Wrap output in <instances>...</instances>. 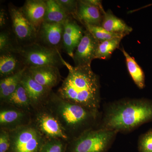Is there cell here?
Wrapping results in <instances>:
<instances>
[{"label": "cell", "instance_id": "6da1fadb", "mask_svg": "<svg viewBox=\"0 0 152 152\" xmlns=\"http://www.w3.org/2000/svg\"><path fill=\"white\" fill-rule=\"evenodd\" d=\"M69 73L56 94L68 102L96 112L100 104L99 77L91 66H73L65 61Z\"/></svg>", "mask_w": 152, "mask_h": 152}, {"label": "cell", "instance_id": "7a4b0ae2", "mask_svg": "<svg viewBox=\"0 0 152 152\" xmlns=\"http://www.w3.org/2000/svg\"><path fill=\"white\" fill-rule=\"evenodd\" d=\"M45 105L59 122L69 142L96 128L99 112L64 100L53 91Z\"/></svg>", "mask_w": 152, "mask_h": 152}, {"label": "cell", "instance_id": "3957f363", "mask_svg": "<svg viewBox=\"0 0 152 152\" xmlns=\"http://www.w3.org/2000/svg\"><path fill=\"white\" fill-rule=\"evenodd\" d=\"M152 120V102L145 99L120 101L112 104L99 129L127 132Z\"/></svg>", "mask_w": 152, "mask_h": 152}, {"label": "cell", "instance_id": "277c9868", "mask_svg": "<svg viewBox=\"0 0 152 152\" xmlns=\"http://www.w3.org/2000/svg\"><path fill=\"white\" fill-rule=\"evenodd\" d=\"M118 132L94 128L68 143L66 152H107Z\"/></svg>", "mask_w": 152, "mask_h": 152}, {"label": "cell", "instance_id": "5b68a950", "mask_svg": "<svg viewBox=\"0 0 152 152\" xmlns=\"http://www.w3.org/2000/svg\"><path fill=\"white\" fill-rule=\"evenodd\" d=\"M16 52L20 55L27 68L51 66L64 65V60L60 52L36 42L26 46L18 47Z\"/></svg>", "mask_w": 152, "mask_h": 152}, {"label": "cell", "instance_id": "8992f818", "mask_svg": "<svg viewBox=\"0 0 152 152\" xmlns=\"http://www.w3.org/2000/svg\"><path fill=\"white\" fill-rule=\"evenodd\" d=\"M9 132L10 147L8 152H40L47 140L31 123Z\"/></svg>", "mask_w": 152, "mask_h": 152}, {"label": "cell", "instance_id": "52a82bcc", "mask_svg": "<svg viewBox=\"0 0 152 152\" xmlns=\"http://www.w3.org/2000/svg\"><path fill=\"white\" fill-rule=\"evenodd\" d=\"M31 123L47 140L61 139L69 142L59 122L45 105L33 110Z\"/></svg>", "mask_w": 152, "mask_h": 152}, {"label": "cell", "instance_id": "ba28073f", "mask_svg": "<svg viewBox=\"0 0 152 152\" xmlns=\"http://www.w3.org/2000/svg\"><path fill=\"white\" fill-rule=\"evenodd\" d=\"M9 12L12 33L19 46H26L37 42V31L25 16L21 7L10 4Z\"/></svg>", "mask_w": 152, "mask_h": 152}, {"label": "cell", "instance_id": "9c48e42d", "mask_svg": "<svg viewBox=\"0 0 152 152\" xmlns=\"http://www.w3.org/2000/svg\"><path fill=\"white\" fill-rule=\"evenodd\" d=\"M31 123V113L6 103H1L0 129L10 132Z\"/></svg>", "mask_w": 152, "mask_h": 152}, {"label": "cell", "instance_id": "30bf717a", "mask_svg": "<svg viewBox=\"0 0 152 152\" xmlns=\"http://www.w3.org/2000/svg\"><path fill=\"white\" fill-rule=\"evenodd\" d=\"M99 44L92 35L88 30H85L72 58L75 66H91L93 60L95 59Z\"/></svg>", "mask_w": 152, "mask_h": 152}, {"label": "cell", "instance_id": "8fae6325", "mask_svg": "<svg viewBox=\"0 0 152 152\" xmlns=\"http://www.w3.org/2000/svg\"><path fill=\"white\" fill-rule=\"evenodd\" d=\"M64 24L44 22L37 32V42L60 51L62 49Z\"/></svg>", "mask_w": 152, "mask_h": 152}, {"label": "cell", "instance_id": "7c38bea8", "mask_svg": "<svg viewBox=\"0 0 152 152\" xmlns=\"http://www.w3.org/2000/svg\"><path fill=\"white\" fill-rule=\"evenodd\" d=\"M20 82L27 93L33 110L45 105L53 90L36 82L30 77L26 69L23 74Z\"/></svg>", "mask_w": 152, "mask_h": 152}, {"label": "cell", "instance_id": "4fadbf2b", "mask_svg": "<svg viewBox=\"0 0 152 152\" xmlns=\"http://www.w3.org/2000/svg\"><path fill=\"white\" fill-rule=\"evenodd\" d=\"M84 31L74 18L68 19L64 23L62 49L71 58L73 57Z\"/></svg>", "mask_w": 152, "mask_h": 152}, {"label": "cell", "instance_id": "5bb4252c", "mask_svg": "<svg viewBox=\"0 0 152 152\" xmlns=\"http://www.w3.org/2000/svg\"><path fill=\"white\" fill-rule=\"evenodd\" d=\"M30 77L42 86L50 89L56 86L61 80L59 68L51 66L27 68Z\"/></svg>", "mask_w": 152, "mask_h": 152}, {"label": "cell", "instance_id": "9a60e30c", "mask_svg": "<svg viewBox=\"0 0 152 152\" xmlns=\"http://www.w3.org/2000/svg\"><path fill=\"white\" fill-rule=\"evenodd\" d=\"M105 11L89 2L88 0L78 1L76 19L85 26H101Z\"/></svg>", "mask_w": 152, "mask_h": 152}, {"label": "cell", "instance_id": "2e32d148", "mask_svg": "<svg viewBox=\"0 0 152 152\" xmlns=\"http://www.w3.org/2000/svg\"><path fill=\"white\" fill-rule=\"evenodd\" d=\"M25 16L37 31L45 21L46 12V0H26L21 7Z\"/></svg>", "mask_w": 152, "mask_h": 152}, {"label": "cell", "instance_id": "e0dca14e", "mask_svg": "<svg viewBox=\"0 0 152 152\" xmlns=\"http://www.w3.org/2000/svg\"><path fill=\"white\" fill-rule=\"evenodd\" d=\"M27 68L21 58L16 52H8L0 56V76L1 79L18 73Z\"/></svg>", "mask_w": 152, "mask_h": 152}, {"label": "cell", "instance_id": "ac0fdd59", "mask_svg": "<svg viewBox=\"0 0 152 152\" xmlns=\"http://www.w3.org/2000/svg\"><path fill=\"white\" fill-rule=\"evenodd\" d=\"M101 26L110 32L125 36L133 30L123 20L114 15L111 10L105 12Z\"/></svg>", "mask_w": 152, "mask_h": 152}, {"label": "cell", "instance_id": "d6986e66", "mask_svg": "<svg viewBox=\"0 0 152 152\" xmlns=\"http://www.w3.org/2000/svg\"><path fill=\"white\" fill-rule=\"evenodd\" d=\"M21 81V80H20ZM6 103L23 110L32 113V107L26 89L21 82L12 94L1 103Z\"/></svg>", "mask_w": 152, "mask_h": 152}, {"label": "cell", "instance_id": "ffe728a7", "mask_svg": "<svg viewBox=\"0 0 152 152\" xmlns=\"http://www.w3.org/2000/svg\"><path fill=\"white\" fill-rule=\"evenodd\" d=\"M47 9L44 22L50 23L64 24L72 17L69 15L56 0H46Z\"/></svg>", "mask_w": 152, "mask_h": 152}, {"label": "cell", "instance_id": "44dd1931", "mask_svg": "<svg viewBox=\"0 0 152 152\" xmlns=\"http://www.w3.org/2000/svg\"><path fill=\"white\" fill-rule=\"evenodd\" d=\"M121 50L125 56L128 72L134 83L139 88H143L145 87V76L143 71L134 58L131 56L124 48L121 49Z\"/></svg>", "mask_w": 152, "mask_h": 152}, {"label": "cell", "instance_id": "7402d4cb", "mask_svg": "<svg viewBox=\"0 0 152 152\" xmlns=\"http://www.w3.org/2000/svg\"><path fill=\"white\" fill-rule=\"evenodd\" d=\"M27 68L18 73L1 79L0 80V100H4L16 89L22 76Z\"/></svg>", "mask_w": 152, "mask_h": 152}, {"label": "cell", "instance_id": "603a6c76", "mask_svg": "<svg viewBox=\"0 0 152 152\" xmlns=\"http://www.w3.org/2000/svg\"><path fill=\"white\" fill-rule=\"evenodd\" d=\"M122 38H116L99 43L95 59L107 60L110 57L115 50L119 48Z\"/></svg>", "mask_w": 152, "mask_h": 152}, {"label": "cell", "instance_id": "cb8c5ba5", "mask_svg": "<svg viewBox=\"0 0 152 152\" xmlns=\"http://www.w3.org/2000/svg\"><path fill=\"white\" fill-rule=\"evenodd\" d=\"M19 46L12 33L7 30H2L1 31L0 34L1 54L15 51Z\"/></svg>", "mask_w": 152, "mask_h": 152}, {"label": "cell", "instance_id": "d4e9b609", "mask_svg": "<svg viewBox=\"0 0 152 152\" xmlns=\"http://www.w3.org/2000/svg\"><path fill=\"white\" fill-rule=\"evenodd\" d=\"M85 27L99 43L116 38L123 39L125 37L123 35L110 32L102 26H86Z\"/></svg>", "mask_w": 152, "mask_h": 152}, {"label": "cell", "instance_id": "484cf974", "mask_svg": "<svg viewBox=\"0 0 152 152\" xmlns=\"http://www.w3.org/2000/svg\"><path fill=\"white\" fill-rule=\"evenodd\" d=\"M67 144L61 139L47 140L40 152H66Z\"/></svg>", "mask_w": 152, "mask_h": 152}, {"label": "cell", "instance_id": "4316f807", "mask_svg": "<svg viewBox=\"0 0 152 152\" xmlns=\"http://www.w3.org/2000/svg\"><path fill=\"white\" fill-rule=\"evenodd\" d=\"M138 147L140 152H152V129L142 135L139 139Z\"/></svg>", "mask_w": 152, "mask_h": 152}, {"label": "cell", "instance_id": "83f0119b", "mask_svg": "<svg viewBox=\"0 0 152 152\" xmlns=\"http://www.w3.org/2000/svg\"><path fill=\"white\" fill-rule=\"evenodd\" d=\"M60 6L69 15L76 19L78 1L75 0H56Z\"/></svg>", "mask_w": 152, "mask_h": 152}, {"label": "cell", "instance_id": "f1b7e54d", "mask_svg": "<svg viewBox=\"0 0 152 152\" xmlns=\"http://www.w3.org/2000/svg\"><path fill=\"white\" fill-rule=\"evenodd\" d=\"M10 147L9 131L0 129V152H8Z\"/></svg>", "mask_w": 152, "mask_h": 152}, {"label": "cell", "instance_id": "f546056e", "mask_svg": "<svg viewBox=\"0 0 152 152\" xmlns=\"http://www.w3.org/2000/svg\"><path fill=\"white\" fill-rule=\"evenodd\" d=\"M7 20V18L5 11L3 9H1L0 12V27L1 29L5 28Z\"/></svg>", "mask_w": 152, "mask_h": 152}]
</instances>
